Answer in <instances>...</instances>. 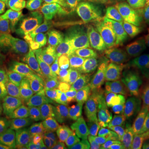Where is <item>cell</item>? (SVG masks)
I'll use <instances>...</instances> for the list:
<instances>
[{
  "label": "cell",
  "mask_w": 149,
  "mask_h": 149,
  "mask_svg": "<svg viewBox=\"0 0 149 149\" xmlns=\"http://www.w3.org/2000/svg\"><path fill=\"white\" fill-rule=\"evenodd\" d=\"M90 4L96 7L112 6L117 8L129 16H139L131 0H87Z\"/></svg>",
  "instance_id": "ac0fdd59"
},
{
  "label": "cell",
  "mask_w": 149,
  "mask_h": 149,
  "mask_svg": "<svg viewBox=\"0 0 149 149\" xmlns=\"http://www.w3.org/2000/svg\"><path fill=\"white\" fill-rule=\"evenodd\" d=\"M133 7L143 20L149 19V0H131Z\"/></svg>",
  "instance_id": "7402d4cb"
},
{
  "label": "cell",
  "mask_w": 149,
  "mask_h": 149,
  "mask_svg": "<svg viewBox=\"0 0 149 149\" xmlns=\"http://www.w3.org/2000/svg\"><path fill=\"white\" fill-rule=\"evenodd\" d=\"M141 81L149 100V52L139 56L134 60L130 70Z\"/></svg>",
  "instance_id": "e0dca14e"
},
{
  "label": "cell",
  "mask_w": 149,
  "mask_h": 149,
  "mask_svg": "<svg viewBox=\"0 0 149 149\" xmlns=\"http://www.w3.org/2000/svg\"><path fill=\"white\" fill-rule=\"evenodd\" d=\"M7 38H15L19 42L20 54L23 61H27L32 49L44 35L46 28L44 22H32L21 18H17L9 27L1 31Z\"/></svg>",
  "instance_id": "ba28073f"
},
{
  "label": "cell",
  "mask_w": 149,
  "mask_h": 149,
  "mask_svg": "<svg viewBox=\"0 0 149 149\" xmlns=\"http://www.w3.org/2000/svg\"><path fill=\"white\" fill-rule=\"evenodd\" d=\"M17 139L44 149H65L73 147L55 128L31 121L22 123L19 126Z\"/></svg>",
  "instance_id": "52a82bcc"
},
{
  "label": "cell",
  "mask_w": 149,
  "mask_h": 149,
  "mask_svg": "<svg viewBox=\"0 0 149 149\" xmlns=\"http://www.w3.org/2000/svg\"><path fill=\"white\" fill-rule=\"evenodd\" d=\"M45 122L55 128L74 148L85 149L69 104L61 95L56 105L48 112Z\"/></svg>",
  "instance_id": "5b68a950"
},
{
  "label": "cell",
  "mask_w": 149,
  "mask_h": 149,
  "mask_svg": "<svg viewBox=\"0 0 149 149\" xmlns=\"http://www.w3.org/2000/svg\"><path fill=\"white\" fill-rule=\"evenodd\" d=\"M116 126L120 139H135L140 132L139 120L133 109H123L116 115Z\"/></svg>",
  "instance_id": "4fadbf2b"
},
{
  "label": "cell",
  "mask_w": 149,
  "mask_h": 149,
  "mask_svg": "<svg viewBox=\"0 0 149 149\" xmlns=\"http://www.w3.org/2000/svg\"><path fill=\"white\" fill-rule=\"evenodd\" d=\"M65 149H76V148H74V147H70V148H65Z\"/></svg>",
  "instance_id": "f1b7e54d"
},
{
  "label": "cell",
  "mask_w": 149,
  "mask_h": 149,
  "mask_svg": "<svg viewBox=\"0 0 149 149\" xmlns=\"http://www.w3.org/2000/svg\"><path fill=\"white\" fill-rule=\"evenodd\" d=\"M1 1L4 2L6 3H8V4L11 7V8H13V10L16 11V4L18 0H1Z\"/></svg>",
  "instance_id": "83f0119b"
},
{
  "label": "cell",
  "mask_w": 149,
  "mask_h": 149,
  "mask_svg": "<svg viewBox=\"0 0 149 149\" xmlns=\"http://www.w3.org/2000/svg\"><path fill=\"white\" fill-rule=\"evenodd\" d=\"M94 68L96 71V86L98 90L112 95L128 79V72L118 62L104 59L97 62Z\"/></svg>",
  "instance_id": "9c48e42d"
},
{
  "label": "cell",
  "mask_w": 149,
  "mask_h": 149,
  "mask_svg": "<svg viewBox=\"0 0 149 149\" xmlns=\"http://www.w3.org/2000/svg\"><path fill=\"white\" fill-rule=\"evenodd\" d=\"M16 11L25 20L40 22L52 13V4L50 0H18Z\"/></svg>",
  "instance_id": "8fae6325"
},
{
  "label": "cell",
  "mask_w": 149,
  "mask_h": 149,
  "mask_svg": "<svg viewBox=\"0 0 149 149\" xmlns=\"http://www.w3.org/2000/svg\"><path fill=\"white\" fill-rule=\"evenodd\" d=\"M13 146H14V149H44L17 139L15 142H13Z\"/></svg>",
  "instance_id": "d4e9b609"
},
{
  "label": "cell",
  "mask_w": 149,
  "mask_h": 149,
  "mask_svg": "<svg viewBox=\"0 0 149 149\" xmlns=\"http://www.w3.org/2000/svg\"><path fill=\"white\" fill-rule=\"evenodd\" d=\"M139 120L140 136L149 138V107L146 106L137 112Z\"/></svg>",
  "instance_id": "ffe728a7"
},
{
  "label": "cell",
  "mask_w": 149,
  "mask_h": 149,
  "mask_svg": "<svg viewBox=\"0 0 149 149\" xmlns=\"http://www.w3.org/2000/svg\"><path fill=\"white\" fill-rule=\"evenodd\" d=\"M101 137L103 141L113 149H118L120 137L116 126V115L113 114L106 126L102 129Z\"/></svg>",
  "instance_id": "d6986e66"
},
{
  "label": "cell",
  "mask_w": 149,
  "mask_h": 149,
  "mask_svg": "<svg viewBox=\"0 0 149 149\" xmlns=\"http://www.w3.org/2000/svg\"><path fill=\"white\" fill-rule=\"evenodd\" d=\"M71 112L100 131L111 119L113 113L111 95L100 90L86 96L66 100Z\"/></svg>",
  "instance_id": "277c9868"
},
{
  "label": "cell",
  "mask_w": 149,
  "mask_h": 149,
  "mask_svg": "<svg viewBox=\"0 0 149 149\" xmlns=\"http://www.w3.org/2000/svg\"><path fill=\"white\" fill-rule=\"evenodd\" d=\"M71 113L85 149H113L103 141L101 133L99 130L84 121L76 113Z\"/></svg>",
  "instance_id": "7c38bea8"
},
{
  "label": "cell",
  "mask_w": 149,
  "mask_h": 149,
  "mask_svg": "<svg viewBox=\"0 0 149 149\" xmlns=\"http://www.w3.org/2000/svg\"><path fill=\"white\" fill-rule=\"evenodd\" d=\"M86 39L85 30L80 25L65 23L43 40L37 56L31 61L32 65L49 71L56 69L84 47Z\"/></svg>",
  "instance_id": "7a4b0ae2"
},
{
  "label": "cell",
  "mask_w": 149,
  "mask_h": 149,
  "mask_svg": "<svg viewBox=\"0 0 149 149\" xmlns=\"http://www.w3.org/2000/svg\"><path fill=\"white\" fill-rule=\"evenodd\" d=\"M85 0H56L52 7V16L61 22L74 20L84 10Z\"/></svg>",
  "instance_id": "9a60e30c"
},
{
  "label": "cell",
  "mask_w": 149,
  "mask_h": 149,
  "mask_svg": "<svg viewBox=\"0 0 149 149\" xmlns=\"http://www.w3.org/2000/svg\"><path fill=\"white\" fill-rule=\"evenodd\" d=\"M148 107H149V103H148Z\"/></svg>",
  "instance_id": "f546056e"
},
{
  "label": "cell",
  "mask_w": 149,
  "mask_h": 149,
  "mask_svg": "<svg viewBox=\"0 0 149 149\" xmlns=\"http://www.w3.org/2000/svg\"><path fill=\"white\" fill-rule=\"evenodd\" d=\"M0 95L42 111H50L59 99L53 83L27 74L20 67H6L1 65Z\"/></svg>",
  "instance_id": "6da1fadb"
},
{
  "label": "cell",
  "mask_w": 149,
  "mask_h": 149,
  "mask_svg": "<svg viewBox=\"0 0 149 149\" xmlns=\"http://www.w3.org/2000/svg\"><path fill=\"white\" fill-rule=\"evenodd\" d=\"M106 50L105 44L102 41L90 39L88 44L74 54L65 63L61 65L58 68L60 74L66 81H69V75L71 70L75 67L81 65H88L96 61L104 53Z\"/></svg>",
  "instance_id": "30bf717a"
},
{
  "label": "cell",
  "mask_w": 149,
  "mask_h": 149,
  "mask_svg": "<svg viewBox=\"0 0 149 149\" xmlns=\"http://www.w3.org/2000/svg\"><path fill=\"white\" fill-rule=\"evenodd\" d=\"M139 139V149H149V138L140 136Z\"/></svg>",
  "instance_id": "4316f807"
},
{
  "label": "cell",
  "mask_w": 149,
  "mask_h": 149,
  "mask_svg": "<svg viewBox=\"0 0 149 149\" xmlns=\"http://www.w3.org/2000/svg\"><path fill=\"white\" fill-rule=\"evenodd\" d=\"M0 149H14L13 142L4 135L0 136Z\"/></svg>",
  "instance_id": "484cf974"
},
{
  "label": "cell",
  "mask_w": 149,
  "mask_h": 149,
  "mask_svg": "<svg viewBox=\"0 0 149 149\" xmlns=\"http://www.w3.org/2000/svg\"><path fill=\"white\" fill-rule=\"evenodd\" d=\"M81 22L91 40L102 41L113 32H128L139 24L112 6H90L83 13Z\"/></svg>",
  "instance_id": "3957f363"
},
{
  "label": "cell",
  "mask_w": 149,
  "mask_h": 149,
  "mask_svg": "<svg viewBox=\"0 0 149 149\" xmlns=\"http://www.w3.org/2000/svg\"><path fill=\"white\" fill-rule=\"evenodd\" d=\"M22 63L19 43L15 38H7L0 31V65L20 67Z\"/></svg>",
  "instance_id": "5bb4252c"
},
{
  "label": "cell",
  "mask_w": 149,
  "mask_h": 149,
  "mask_svg": "<svg viewBox=\"0 0 149 149\" xmlns=\"http://www.w3.org/2000/svg\"><path fill=\"white\" fill-rule=\"evenodd\" d=\"M111 100L115 115L126 109H133L137 113L148 106L149 103L141 81L132 71L128 72V79L123 85L112 94Z\"/></svg>",
  "instance_id": "8992f818"
},
{
  "label": "cell",
  "mask_w": 149,
  "mask_h": 149,
  "mask_svg": "<svg viewBox=\"0 0 149 149\" xmlns=\"http://www.w3.org/2000/svg\"><path fill=\"white\" fill-rule=\"evenodd\" d=\"M12 119V112L0 104V136L3 135Z\"/></svg>",
  "instance_id": "44dd1931"
},
{
  "label": "cell",
  "mask_w": 149,
  "mask_h": 149,
  "mask_svg": "<svg viewBox=\"0 0 149 149\" xmlns=\"http://www.w3.org/2000/svg\"><path fill=\"white\" fill-rule=\"evenodd\" d=\"M118 149H139L138 139H121Z\"/></svg>",
  "instance_id": "cb8c5ba5"
},
{
  "label": "cell",
  "mask_w": 149,
  "mask_h": 149,
  "mask_svg": "<svg viewBox=\"0 0 149 149\" xmlns=\"http://www.w3.org/2000/svg\"><path fill=\"white\" fill-rule=\"evenodd\" d=\"M95 77L93 70L88 65H81L71 70L69 75V82L80 90V96L91 91L94 85Z\"/></svg>",
  "instance_id": "2e32d148"
},
{
  "label": "cell",
  "mask_w": 149,
  "mask_h": 149,
  "mask_svg": "<svg viewBox=\"0 0 149 149\" xmlns=\"http://www.w3.org/2000/svg\"><path fill=\"white\" fill-rule=\"evenodd\" d=\"M11 7L0 0V28L6 27L10 22Z\"/></svg>",
  "instance_id": "603a6c76"
}]
</instances>
